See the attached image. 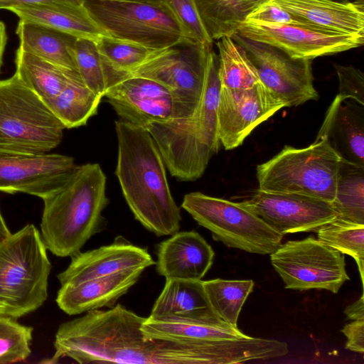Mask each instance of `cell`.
I'll list each match as a JSON object with an SVG mask.
<instances>
[{
	"instance_id": "1f68e13d",
	"label": "cell",
	"mask_w": 364,
	"mask_h": 364,
	"mask_svg": "<svg viewBox=\"0 0 364 364\" xmlns=\"http://www.w3.org/2000/svg\"><path fill=\"white\" fill-rule=\"evenodd\" d=\"M209 304L217 316L226 323L237 327L241 309L252 291V280L215 279L203 281Z\"/></svg>"
},
{
	"instance_id": "3957f363",
	"label": "cell",
	"mask_w": 364,
	"mask_h": 364,
	"mask_svg": "<svg viewBox=\"0 0 364 364\" xmlns=\"http://www.w3.org/2000/svg\"><path fill=\"white\" fill-rule=\"evenodd\" d=\"M41 235L47 248L60 257L80 251L102 231V212L108 204L106 176L98 164L76 166L68 180L43 199Z\"/></svg>"
},
{
	"instance_id": "83f0119b",
	"label": "cell",
	"mask_w": 364,
	"mask_h": 364,
	"mask_svg": "<svg viewBox=\"0 0 364 364\" xmlns=\"http://www.w3.org/2000/svg\"><path fill=\"white\" fill-rule=\"evenodd\" d=\"M95 43L104 68L107 89L124 80L156 50L107 35L101 36Z\"/></svg>"
},
{
	"instance_id": "5bb4252c",
	"label": "cell",
	"mask_w": 364,
	"mask_h": 364,
	"mask_svg": "<svg viewBox=\"0 0 364 364\" xmlns=\"http://www.w3.org/2000/svg\"><path fill=\"white\" fill-rule=\"evenodd\" d=\"M240 203L282 235L316 232L338 216L331 202L296 193L258 189Z\"/></svg>"
},
{
	"instance_id": "7c38bea8",
	"label": "cell",
	"mask_w": 364,
	"mask_h": 364,
	"mask_svg": "<svg viewBox=\"0 0 364 364\" xmlns=\"http://www.w3.org/2000/svg\"><path fill=\"white\" fill-rule=\"evenodd\" d=\"M245 50L260 83L285 107L316 100L311 60L294 58L269 44L240 36H231Z\"/></svg>"
},
{
	"instance_id": "8d00e7d4",
	"label": "cell",
	"mask_w": 364,
	"mask_h": 364,
	"mask_svg": "<svg viewBox=\"0 0 364 364\" xmlns=\"http://www.w3.org/2000/svg\"><path fill=\"white\" fill-rule=\"evenodd\" d=\"M188 37L198 43L213 46V41L202 22L195 0H164Z\"/></svg>"
},
{
	"instance_id": "4dcf8cb0",
	"label": "cell",
	"mask_w": 364,
	"mask_h": 364,
	"mask_svg": "<svg viewBox=\"0 0 364 364\" xmlns=\"http://www.w3.org/2000/svg\"><path fill=\"white\" fill-rule=\"evenodd\" d=\"M221 87L247 89L260 82L245 50L230 36L217 41Z\"/></svg>"
},
{
	"instance_id": "5b68a950",
	"label": "cell",
	"mask_w": 364,
	"mask_h": 364,
	"mask_svg": "<svg viewBox=\"0 0 364 364\" xmlns=\"http://www.w3.org/2000/svg\"><path fill=\"white\" fill-rule=\"evenodd\" d=\"M47 250L33 224L0 242V315L18 319L47 300L52 269Z\"/></svg>"
},
{
	"instance_id": "484cf974",
	"label": "cell",
	"mask_w": 364,
	"mask_h": 364,
	"mask_svg": "<svg viewBox=\"0 0 364 364\" xmlns=\"http://www.w3.org/2000/svg\"><path fill=\"white\" fill-rule=\"evenodd\" d=\"M15 65L14 74L43 102L59 95L71 80L80 77L76 71L59 67L19 48Z\"/></svg>"
},
{
	"instance_id": "60d3db41",
	"label": "cell",
	"mask_w": 364,
	"mask_h": 364,
	"mask_svg": "<svg viewBox=\"0 0 364 364\" xmlns=\"http://www.w3.org/2000/svg\"><path fill=\"white\" fill-rule=\"evenodd\" d=\"M50 2L73 6H82L84 0H0V9L28 4Z\"/></svg>"
},
{
	"instance_id": "d6a6232c",
	"label": "cell",
	"mask_w": 364,
	"mask_h": 364,
	"mask_svg": "<svg viewBox=\"0 0 364 364\" xmlns=\"http://www.w3.org/2000/svg\"><path fill=\"white\" fill-rule=\"evenodd\" d=\"M205 28L214 41L237 33L248 13L240 0H195Z\"/></svg>"
},
{
	"instance_id": "f35d334b",
	"label": "cell",
	"mask_w": 364,
	"mask_h": 364,
	"mask_svg": "<svg viewBox=\"0 0 364 364\" xmlns=\"http://www.w3.org/2000/svg\"><path fill=\"white\" fill-rule=\"evenodd\" d=\"M247 18L274 24L311 26L272 1L261 5L252 11L249 14Z\"/></svg>"
},
{
	"instance_id": "4316f807",
	"label": "cell",
	"mask_w": 364,
	"mask_h": 364,
	"mask_svg": "<svg viewBox=\"0 0 364 364\" xmlns=\"http://www.w3.org/2000/svg\"><path fill=\"white\" fill-rule=\"evenodd\" d=\"M102 98L87 87L81 77H77L59 95L44 102L65 129H72L86 124L97 113Z\"/></svg>"
},
{
	"instance_id": "ab89813d",
	"label": "cell",
	"mask_w": 364,
	"mask_h": 364,
	"mask_svg": "<svg viewBox=\"0 0 364 364\" xmlns=\"http://www.w3.org/2000/svg\"><path fill=\"white\" fill-rule=\"evenodd\" d=\"M347 338L346 348L356 353H364V318L353 320L341 329Z\"/></svg>"
},
{
	"instance_id": "e0dca14e",
	"label": "cell",
	"mask_w": 364,
	"mask_h": 364,
	"mask_svg": "<svg viewBox=\"0 0 364 364\" xmlns=\"http://www.w3.org/2000/svg\"><path fill=\"white\" fill-rule=\"evenodd\" d=\"M121 120L145 128L176 119L175 104L164 85L142 77L126 78L109 87L105 95Z\"/></svg>"
},
{
	"instance_id": "cb8c5ba5",
	"label": "cell",
	"mask_w": 364,
	"mask_h": 364,
	"mask_svg": "<svg viewBox=\"0 0 364 364\" xmlns=\"http://www.w3.org/2000/svg\"><path fill=\"white\" fill-rule=\"evenodd\" d=\"M21 20L46 25L77 38L96 41L105 32L91 19L84 4L41 2L8 7Z\"/></svg>"
},
{
	"instance_id": "7402d4cb",
	"label": "cell",
	"mask_w": 364,
	"mask_h": 364,
	"mask_svg": "<svg viewBox=\"0 0 364 364\" xmlns=\"http://www.w3.org/2000/svg\"><path fill=\"white\" fill-rule=\"evenodd\" d=\"M321 139L326 140L341 159L364 166V105L336 95L316 140Z\"/></svg>"
},
{
	"instance_id": "d590c367",
	"label": "cell",
	"mask_w": 364,
	"mask_h": 364,
	"mask_svg": "<svg viewBox=\"0 0 364 364\" xmlns=\"http://www.w3.org/2000/svg\"><path fill=\"white\" fill-rule=\"evenodd\" d=\"M74 59L77 72L85 85L97 95L104 97L107 81L95 41L77 38L74 46Z\"/></svg>"
},
{
	"instance_id": "2e32d148",
	"label": "cell",
	"mask_w": 364,
	"mask_h": 364,
	"mask_svg": "<svg viewBox=\"0 0 364 364\" xmlns=\"http://www.w3.org/2000/svg\"><path fill=\"white\" fill-rule=\"evenodd\" d=\"M284 107L260 82L247 89L221 87L218 112L220 144L227 150L237 147L257 125Z\"/></svg>"
},
{
	"instance_id": "6da1fadb",
	"label": "cell",
	"mask_w": 364,
	"mask_h": 364,
	"mask_svg": "<svg viewBox=\"0 0 364 364\" xmlns=\"http://www.w3.org/2000/svg\"><path fill=\"white\" fill-rule=\"evenodd\" d=\"M144 320L120 304L89 311L59 326L49 363L68 357L81 364H161L165 341L144 337Z\"/></svg>"
},
{
	"instance_id": "b9f144b4",
	"label": "cell",
	"mask_w": 364,
	"mask_h": 364,
	"mask_svg": "<svg viewBox=\"0 0 364 364\" xmlns=\"http://www.w3.org/2000/svg\"><path fill=\"white\" fill-rule=\"evenodd\" d=\"M344 314L351 320L364 318V300L363 295L353 304L347 306Z\"/></svg>"
},
{
	"instance_id": "ac0fdd59",
	"label": "cell",
	"mask_w": 364,
	"mask_h": 364,
	"mask_svg": "<svg viewBox=\"0 0 364 364\" xmlns=\"http://www.w3.org/2000/svg\"><path fill=\"white\" fill-rule=\"evenodd\" d=\"M70 257L68 267L57 275L60 285L77 284L127 269H145L155 264L147 248L136 246L121 235L109 245L79 251Z\"/></svg>"
},
{
	"instance_id": "30bf717a",
	"label": "cell",
	"mask_w": 364,
	"mask_h": 364,
	"mask_svg": "<svg viewBox=\"0 0 364 364\" xmlns=\"http://www.w3.org/2000/svg\"><path fill=\"white\" fill-rule=\"evenodd\" d=\"M211 48L213 46L188 41L156 50L124 79L142 77L160 83L173 96L174 119L188 117L200 101Z\"/></svg>"
},
{
	"instance_id": "d4e9b609",
	"label": "cell",
	"mask_w": 364,
	"mask_h": 364,
	"mask_svg": "<svg viewBox=\"0 0 364 364\" xmlns=\"http://www.w3.org/2000/svg\"><path fill=\"white\" fill-rule=\"evenodd\" d=\"M16 33L19 38L18 48L22 50L77 72L74 59L77 38L50 26L21 19Z\"/></svg>"
},
{
	"instance_id": "9a60e30c",
	"label": "cell",
	"mask_w": 364,
	"mask_h": 364,
	"mask_svg": "<svg viewBox=\"0 0 364 364\" xmlns=\"http://www.w3.org/2000/svg\"><path fill=\"white\" fill-rule=\"evenodd\" d=\"M75 167L74 159L63 154L0 152V191L43 199L59 188Z\"/></svg>"
},
{
	"instance_id": "e575fe53",
	"label": "cell",
	"mask_w": 364,
	"mask_h": 364,
	"mask_svg": "<svg viewBox=\"0 0 364 364\" xmlns=\"http://www.w3.org/2000/svg\"><path fill=\"white\" fill-rule=\"evenodd\" d=\"M33 328L0 315V364L24 361L31 353Z\"/></svg>"
},
{
	"instance_id": "9c48e42d",
	"label": "cell",
	"mask_w": 364,
	"mask_h": 364,
	"mask_svg": "<svg viewBox=\"0 0 364 364\" xmlns=\"http://www.w3.org/2000/svg\"><path fill=\"white\" fill-rule=\"evenodd\" d=\"M181 208L208 229L215 240L229 247L270 255L284 236L241 203L193 192L184 196Z\"/></svg>"
},
{
	"instance_id": "52a82bcc",
	"label": "cell",
	"mask_w": 364,
	"mask_h": 364,
	"mask_svg": "<svg viewBox=\"0 0 364 364\" xmlns=\"http://www.w3.org/2000/svg\"><path fill=\"white\" fill-rule=\"evenodd\" d=\"M341 160L323 139L315 140L303 149L287 145L271 159L257 166L259 189L301 194L332 203Z\"/></svg>"
},
{
	"instance_id": "8fae6325",
	"label": "cell",
	"mask_w": 364,
	"mask_h": 364,
	"mask_svg": "<svg viewBox=\"0 0 364 364\" xmlns=\"http://www.w3.org/2000/svg\"><path fill=\"white\" fill-rule=\"evenodd\" d=\"M270 259L286 289H326L336 294L350 279L343 255L312 236L280 245L270 254Z\"/></svg>"
},
{
	"instance_id": "7a4b0ae2",
	"label": "cell",
	"mask_w": 364,
	"mask_h": 364,
	"mask_svg": "<svg viewBox=\"0 0 364 364\" xmlns=\"http://www.w3.org/2000/svg\"><path fill=\"white\" fill-rule=\"evenodd\" d=\"M118 141L115 173L135 219L157 236L180 229L181 210L171 193L165 164L149 132L122 120L115 122Z\"/></svg>"
},
{
	"instance_id": "f1b7e54d",
	"label": "cell",
	"mask_w": 364,
	"mask_h": 364,
	"mask_svg": "<svg viewBox=\"0 0 364 364\" xmlns=\"http://www.w3.org/2000/svg\"><path fill=\"white\" fill-rule=\"evenodd\" d=\"M210 311L202 280L167 279L149 316Z\"/></svg>"
},
{
	"instance_id": "7dc6e473",
	"label": "cell",
	"mask_w": 364,
	"mask_h": 364,
	"mask_svg": "<svg viewBox=\"0 0 364 364\" xmlns=\"http://www.w3.org/2000/svg\"><path fill=\"white\" fill-rule=\"evenodd\" d=\"M351 2L364 6V0H353Z\"/></svg>"
},
{
	"instance_id": "603a6c76",
	"label": "cell",
	"mask_w": 364,
	"mask_h": 364,
	"mask_svg": "<svg viewBox=\"0 0 364 364\" xmlns=\"http://www.w3.org/2000/svg\"><path fill=\"white\" fill-rule=\"evenodd\" d=\"M305 23L336 33L364 36V6L335 0H271Z\"/></svg>"
},
{
	"instance_id": "c3c4849f",
	"label": "cell",
	"mask_w": 364,
	"mask_h": 364,
	"mask_svg": "<svg viewBox=\"0 0 364 364\" xmlns=\"http://www.w3.org/2000/svg\"><path fill=\"white\" fill-rule=\"evenodd\" d=\"M343 1H346V0H343Z\"/></svg>"
},
{
	"instance_id": "7bdbcfd3",
	"label": "cell",
	"mask_w": 364,
	"mask_h": 364,
	"mask_svg": "<svg viewBox=\"0 0 364 364\" xmlns=\"http://www.w3.org/2000/svg\"><path fill=\"white\" fill-rule=\"evenodd\" d=\"M7 42L6 26L3 21H0V70L3 64V55Z\"/></svg>"
},
{
	"instance_id": "74e56055",
	"label": "cell",
	"mask_w": 364,
	"mask_h": 364,
	"mask_svg": "<svg viewBox=\"0 0 364 364\" xmlns=\"http://www.w3.org/2000/svg\"><path fill=\"white\" fill-rule=\"evenodd\" d=\"M338 78L341 100L350 99L364 105V75L363 72L351 65L334 64Z\"/></svg>"
},
{
	"instance_id": "f6af8a7d",
	"label": "cell",
	"mask_w": 364,
	"mask_h": 364,
	"mask_svg": "<svg viewBox=\"0 0 364 364\" xmlns=\"http://www.w3.org/2000/svg\"><path fill=\"white\" fill-rule=\"evenodd\" d=\"M11 232L3 218L0 210V242L11 235Z\"/></svg>"
},
{
	"instance_id": "ee69618b",
	"label": "cell",
	"mask_w": 364,
	"mask_h": 364,
	"mask_svg": "<svg viewBox=\"0 0 364 364\" xmlns=\"http://www.w3.org/2000/svg\"><path fill=\"white\" fill-rule=\"evenodd\" d=\"M246 11L250 14L252 11L260 6L261 5L269 2L271 0H240Z\"/></svg>"
},
{
	"instance_id": "44dd1931",
	"label": "cell",
	"mask_w": 364,
	"mask_h": 364,
	"mask_svg": "<svg viewBox=\"0 0 364 364\" xmlns=\"http://www.w3.org/2000/svg\"><path fill=\"white\" fill-rule=\"evenodd\" d=\"M144 270L127 269L77 284H62L57 293L56 304L70 316L111 308L138 282Z\"/></svg>"
},
{
	"instance_id": "f546056e",
	"label": "cell",
	"mask_w": 364,
	"mask_h": 364,
	"mask_svg": "<svg viewBox=\"0 0 364 364\" xmlns=\"http://www.w3.org/2000/svg\"><path fill=\"white\" fill-rule=\"evenodd\" d=\"M331 204L338 217L364 225V166L341 159Z\"/></svg>"
},
{
	"instance_id": "4fadbf2b",
	"label": "cell",
	"mask_w": 364,
	"mask_h": 364,
	"mask_svg": "<svg viewBox=\"0 0 364 364\" xmlns=\"http://www.w3.org/2000/svg\"><path fill=\"white\" fill-rule=\"evenodd\" d=\"M237 33L246 38L274 46L294 58L313 60L363 44L364 36L332 32L321 28L280 25L247 18Z\"/></svg>"
},
{
	"instance_id": "836d02e7",
	"label": "cell",
	"mask_w": 364,
	"mask_h": 364,
	"mask_svg": "<svg viewBox=\"0 0 364 364\" xmlns=\"http://www.w3.org/2000/svg\"><path fill=\"white\" fill-rule=\"evenodd\" d=\"M315 232L323 243L355 259L363 284L364 225L337 216L322 225Z\"/></svg>"
},
{
	"instance_id": "277c9868",
	"label": "cell",
	"mask_w": 364,
	"mask_h": 364,
	"mask_svg": "<svg viewBox=\"0 0 364 364\" xmlns=\"http://www.w3.org/2000/svg\"><path fill=\"white\" fill-rule=\"evenodd\" d=\"M218 67V55L210 50L200 101L190 117L154 122L144 128L154 139L171 175L178 180L192 181L201 177L220 147Z\"/></svg>"
},
{
	"instance_id": "ba28073f",
	"label": "cell",
	"mask_w": 364,
	"mask_h": 364,
	"mask_svg": "<svg viewBox=\"0 0 364 364\" xmlns=\"http://www.w3.org/2000/svg\"><path fill=\"white\" fill-rule=\"evenodd\" d=\"M84 6L105 33L117 39L155 50L194 41L164 2L84 0Z\"/></svg>"
},
{
	"instance_id": "d6986e66",
	"label": "cell",
	"mask_w": 364,
	"mask_h": 364,
	"mask_svg": "<svg viewBox=\"0 0 364 364\" xmlns=\"http://www.w3.org/2000/svg\"><path fill=\"white\" fill-rule=\"evenodd\" d=\"M141 331L147 339L185 344L247 336L237 327L221 320L214 311L149 316L145 318Z\"/></svg>"
},
{
	"instance_id": "bcb514c9",
	"label": "cell",
	"mask_w": 364,
	"mask_h": 364,
	"mask_svg": "<svg viewBox=\"0 0 364 364\" xmlns=\"http://www.w3.org/2000/svg\"><path fill=\"white\" fill-rule=\"evenodd\" d=\"M117 1H129L149 2V3L164 2V0H117Z\"/></svg>"
},
{
	"instance_id": "8992f818",
	"label": "cell",
	"mask_w": 364,
	"mask_h": 364,
	"mask_svg": "<svg viewBox=\"0 0 364 364\" xmlns=\"http://www.w3.org/2000/svg\"><path fill=\"white\" fill-rule=\"evenodd\" d=\"M64 129L15 74L0 80V152L47 153L60 144Z\"/></svg>"
},
{
	"instance_id": "ffe728a7",
	"label": "cell",
	"mask_w": 364,
	"mask_h": 364,
	"mask_svg": "<svg viewBox=\"0 0 364 364\" xmlns=\"http://www.w3.org/2000/svg\"><path fill=\"white\" fill-rule=\"evenodd\" d=\"M215 252L196 231H178L156 246L157 273L167 279L201 280L211 268Z\"/></svg>"
}]
</instances>
